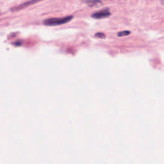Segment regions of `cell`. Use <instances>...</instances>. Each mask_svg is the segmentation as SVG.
Listing matches in <instances>:
<instances>
[{"label": "cell", "instance_id": "1", "mask_svg": "<svg viewBox=\"0 0 164 164\" xmlns=\"http://www.w3.org/2000/svg\"><path fill=\"white\" fill-rule=\"evenodd\" d=\"M73 19V16H68L64 17H53L45 19L43 22V24L46 26H59L62 24H64L70 22Z\"/></svg>", "mask_w": 164, "mask_h": 164}, {"label": "cell", "instance_id": "2", "mask_svg": "<svg viewBox=\"0 0 164 164\" xmlns=\"http://www.w3.org/2000/svg\"><path fill=\"white\" fill-rule=\"evenodd\" d=\"M110 16H111V12H110V10H109L108 9H105L94 13L92 15V17L94 19H99L106 18L110 17Z\"/></svg>", "mask_w": 164, "mask_h": 164}, {"label": "cell", "instance_id": "3", "mask_svg": "<svg viewBox=\"0 0 164 164\" xmlns=\"http://www.w3.org/2000/svg\"><path fill=\"white\" fill-rule=\"evenodd\" d=\"M40 1H43V0H30V1H28V2H26L21 5H20L17 6H16V7H14L12 9V10L13 12H15V11H19V10H23L25 8H27L28 7V6L32 5H34L35 4Z\"/></svg>", "mask_w": 164, "mask_h": 164}, {"label": "cell", "instance_id": "4", "mask_svg": "<svg viewBox=\"0 0 164 164\" xmlns=\"http://www.w3.org/2000/svg\"><path fill=\"white\" fill-rule=\"evenodd\" d=\"M84 2L91 7H99L102 5L101 0H84Z\"/></svg>", "mask_w": 164, "mask_h": 164}, {"label": "cell", "instance_id": "5", "mask_svg": "<svg viewBox=\"0 0 164 164\" xmlns=\"http://www.w3.org/2000/svg\"><path fill=\"white\" fill-rule=\"evenodd\" d=\"M130 33H131V32H130V31H128V30H124V31H122V32H119V33H117V36L119 37H125V36H128V35H129Z\"/></svg>", "mask_w": 164, "mask_h": 164}, {"label": "cell", "instance_id": "6", "mask_svg": "<svg viewBox=\"0 0 164 164\" xmlns=\"http://www.w3.org/2000/svg\"><path fill=\"white\" fill-rule=\"evenodd\" d=\"M94 36H95V37L98 38V39H105L106 37V35H105V34L103 33H101V32L95 33Z\"/></svg>", "mask_w": 164, "mask_h": 164}, {"label": "cell", "instance_id": "7", "mask_svg": "<svg viewBox=\"0 0 164 164\" xmlns=\"http://www.w3.org/2000/svg\"><path fill=\"white\" fill-rule=\"evenodd\" d=\"M160 3L162 6H164V0H160Z\"/></svg>", "mask_w": 164, "mask_h": 164}]
</instances>
